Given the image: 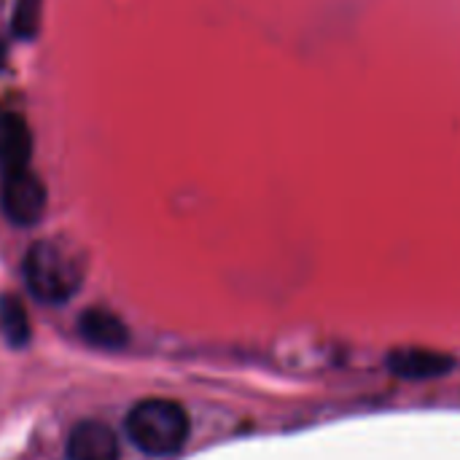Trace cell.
<instances>
[{
	"label": "cell",
	"mask_w": 460,
	"mask_h": 460,
	"mask_svg": "<svg viewBox=\"0 0 460 460\" xmlns=\"http://www.w3.org/2000/svg\"><path fill=\"white\" fill-rule=\"evenodd\" d=\"M27 291L43 305L70 302L86 280V256L65 237L38 240L22 264Z\"/></svg>",
	"instance_id": "6da1fadb"
},
{
	"label": "cell",
	"mask_w": 460,
	"mask_h": 460,
	"mask_svg": "<svg viewBox=\"0 0 460 460\" xmlns=\"http://www.w3.org/2000/svg\"><path fill=\"white\" fill-rule=\"evenodd\" d=\"M124 431L140 453L170 458L183 450L191 434V420L186 407L172 399H143L127 412Z\"/></svg>",
	"instance_id": "7a4b0ae2"
},
{
	"label": "cell",
	"mask_w": 460,
	"mask_h": 460,
	"mask_svg": "<svg viewBox=\"0 0 460 460\" xmlns=\"http://www.w3.org/2000/svg\"><path fill=\"white\" fill-rule=\"evenodd\" d=\"M0 210L13 226H35L46 213L43 181L30 167L3 172Z\"/></svg>",
	"instance_id": "3957f363"
},
{
	"label": "cell",
	"mask_w": 460,
	"mask_h": 460,
	"mask_svg": "<svg viewBox=\"0 0 460 460\" xmlns=\"http://www.w3.org/2000/svg\"><path fill=\"white\" fill-rule=\"evenodd\" d=\"M67 460H121V447L105 423L84 420L67 437Z\"/></svg>",
	"instance_id": "277c9868"
},
{
	"label": "cell",
	"mask_w": 460,
	"mask_h": 460,
	"mask_svg": "<svg viewBox=\"0 0 460 460\" xmlns=\"http://www.w3.org/2000/svg\"><path fill=\"white\" fill-rule=\"evenodd\" d=\"M32 159V132L22 113L16 111H0V167L22 170L30 167Z\"/></svg>",
	"instance_id": "5b68a950"
},
{
	"label": "cell",
	"mask_w": 460,
	"mask_h": 460,
	"mask_svg": "<svg viewBox=\"0 0 460 460\" xmlns=\"http://www.w3.org/2000/svg\"><path fill=\"white\" fill-rule=\"evenodd\" d=\"M456 367V361L445 353L434 350H420V348H402L388 356V369L391 375L402 380H434L447 375Z\"/></svg>",
	"instance_id": "8992f818"
},
{
	"label": "cell",
	"mask_w": 460,
	"mask_h": 460,
	"mask_svg": "<svg viewBox=\"0 0 460 460\" xmlns=\"http://www.w3.org/2000/svg\"><path fill=\"white\" fill-rule=\"evenodd\" d=\"M78 334L84 342L100 350H121L129 342L127 323L116 313L102 307H92L78 318Z\"/></svg>",
	"instance_id": "52a82bcc"
},
{
	"label": "cell",
	"mask_w": 460,
	"mask_h": 460,
	"mask_svg": "<svg viewBox=\"0 0 460 460\" xmlns=\"http://www.w3.org/2000/svg\"><path fill=\"white\" fill-rule=\"evenodd\" d=\"M0 332L13 348H22L30 342V318H27L22 299L13 294H5L0 299Z\"/></svg>",
	"instance_id": "ba28073f"
},
{
	"label": "cell",
	"mask_w": 460,
	"mask_h": 460,
	"mask_svg": "<svg viewBox=\"0 0 460 460\" xmlns=\"http://www.w3.org/2000/svg\"><path fill=\"white\" fill-rule=\"evenodd\" d=\"M40 11H43V0H19L11 16L13 35L22 40H32L40 27Z\"/></svg>",
	"instance_id": "9c48e42d"
}]
</instances>
